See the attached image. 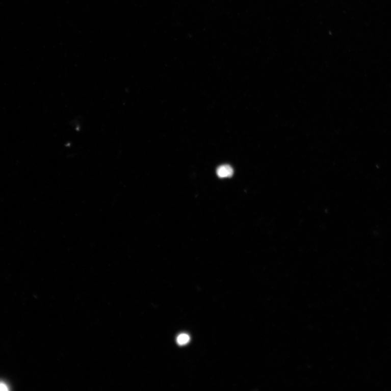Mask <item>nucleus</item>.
<instances>
[{"label": "nucleus", "instance_id": "1", "mask_svg": "<svg viewBox=\"0 0 391 391\" xmlns=\"http://www.w3.org/2000/svg\"><path fill=\"white\" fill-rule=\"evenodd\" d=\"M234 173V170L230 166L224 165L220 166L217 169V174L220 178L230 177Z\"/></svg>", "mask_w": 391, "mask_h": 391}, {"label": "nucleus", "instance_id": "3", "mask_svg": "<svg viewBox=\"0 0 391 391\" xmlns=\"http://www.w3.org/2000/svg\"><path fill=\"white\" fill-rule=\"evenodd\" d=\"M8 390H9V389H8V386L5 383H4V382H0V391H6Z\"/></svg>", "mask_w": 391, "mask_h": 391}, {"label": "nucleus", "instance_id": "2", "mask_svg": "<svg viewBox=\"0 0 391 391\" xmlns=\"http://www.w3.org/2000/svg\"><path fill=\"white\" fill-rule=\"evenodd\" d=\"M190 337L187 334H183L178 336L177 339V343L179 345H185L189 343Z\"/></svg>", "mask_w": 391, "mask_h": 391}]
</instances>
